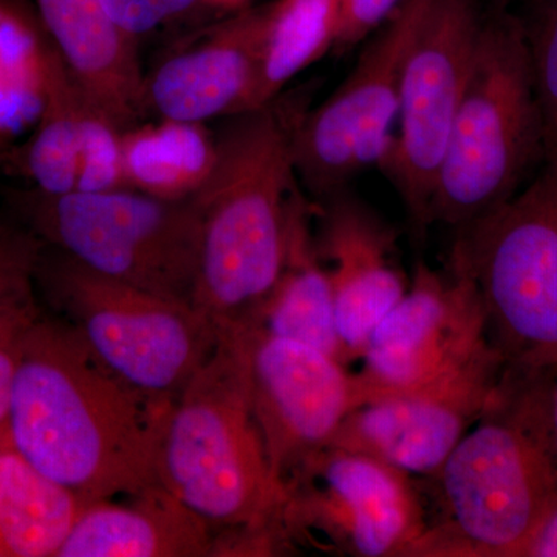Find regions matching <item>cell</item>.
<instances>
[{"label": "cell", "mask_w": 557, "mask_h": 557, "mask_svg": "<svg viewBox=\"0 0 557 557\" xmlns=\"http://www.w3.org/2000/svg\"><path fill=\"white\" fill-rule=\"evenodd\" d=\"M172 405L121 380L69 322L42 310L22 346L7 437L84 502L132 496L160 485Z\"/></svg>", "instance_id": "1"}, {"label": "cell", "mask_w": 557, "mask_h": 557, "mask_svg": "<svg viewBox=\"0 0 557 557\" xmlns=\"http://www.w3.org/2000/svg\"><path fill=\"white\" fill-rule=\"evenodd\" d=\"M123 127L84 95L78 185L75 193L129 189L124 174Z\"/></svg>", "instance_id": "25"}, {"label": "cell", "mask_w": 557, "mask_h": 557, "mask_svg": "<svg viewBox=\"0 0 557 557\" xmlns=\"http://www.w3.org/2000/svg\"><path fill=\"white\" fill-rule=\"evenodd\" d=\"M267 5L240 11L145 76L146 112L201 123L248 112L258 81Z\"/></svg>", "instance_id": "16"}, {"label": "cell", "mask_w": 557, "mask_h": 557, "mask_svg": "<svg viewBox=\"0 0 557 557\" xmlns=\"http://www.w3.org/2000/svg\"><path fill=\"white\" fill-rule=\"evenodd\" d=\"M504 368L497 348L487 344L434 383L358 406L329 446L366 454L416 479L431 478L482 416Z\"/></svg>", "instance_id": "14"}, {"label": "cell", "mask_w": 557, "mask_h": 557, "mask_svg": "<svg viewBox=\"0 0 557 557\" xmlns=\"http://www.w3.org/2000/svg\"><path fill=\"white\" fill-rule=\"evenodd\" d=\"M126 497L84 505L57 557L215 556L212 528L166 487Z\"/></svg>", "instance_id": "18"}, {"label": "cell", "mask_w": 557, "mask_h": 557, "mask_svg": "<svg viewBox=\"0 0 557 557\" xmlns=\"http://www.w3.org/2000/svg\"><path fill=\"white\" fill-rule=\"evenodd\" d=\"M474 0H424L399 79V132L384 166L412 228L431 225V201L482 28Z\"/></svg>", "instance_id": "10"}, {"label": "cell", "mask_w": 557, "mask_h": 557, "mask_svg": "<svg viewBox=\"0 0 557 557\" xmlns=\"http://www.w3.org/2000/svg\"><path fill=\"white\" fill-rule=\"evenodd\" d=\"M36 293L121 380L175 401L218 346L219 333L190 304L102 276L44 244Z\"/></svg>", "instance_id": "7"}, {"label": "cell", "mask_w": 557, "mask_h": 557, "mask_svg": "<svg viewBox=\"0 0 557 557\" xmlns=\"http://www.w3.org/2000/svg\"><path fill=\"white\" fill-rule=\"evenodd\" d=\"M50 46L30 0H0V150L17 143L39 119Z\"/></svg>", "instance_id": "24"}, {"label": "cell", "mask_w": 557, "mask_h": 557, "mask_svg": "<svg viewBox=\"0 0 557 557\" xmlns=\"http://www.w3.org/2000/svg\"><path fill=\"white\" fill-rule=\"evenodd\" d=\"M233 119L215 137L214 170L194 196L200 247L193 307L219 335L260 327L284 267L296 186V123L273 102Z\"/></svg>", "instance_id": "4"}, {"label": "cell", "mask_w": 557, "mask_h": 557, "mask_svg": "<svg viewBox=\"0 0 557 557\" xmlns=\"http://www.w3.org/2000/svg\"><path fill=\"white\" fill-rule=\"evenodd\" d=\"M423 5L424 0H401L335 94L296 123L293 166L319 200L391 157L403 62Z\"/></svg>", "instance_id": "11"}, {"label": "cell", "mask_w": 557, "mask_h": 557, "mask_svg": "<svg viewBox=\"0 0 557 557\" xmlns=\"http://www.w3.org/2000/svg\"><path fill=\"white\" fill-rule=\"evenodd\" d=\"M544 159L530 39L511 17L483 21L431 201V225L461 230L511 199Z\"/></svg>", "instance_id": "5"}, {"label": "cell", "mask_w": 557, "mask_h": 557, "mask_svg": "<svg viewBox=\"0 0 557 557\" xmlns=\"http://www.w3.org/2000/svg\"><path fill=\"white\" fill-rule=\"evenodd\" d=\"M47 35L91 104L124 131L146 113L145 75L134 38L102 0H33Z\"/></svg>", "instance_id": "17"}, {"label": "cell", "mask_w": 557, "mask_h": 557, "mask_svg": "<svg viewBox=\"0 0 557 557\" xmlns=\"http://www.w3.org/2000/svg\"><path fill=\"white\" fill-rule=\"evenodd\" d=\"M200 2L203 0H102V5L120 30L137 39Z\"/></svg>", "instance_id": "29"}, {"label": "cell", "mask_w": 557, "mask_h": 557, "mask_svg": "<svg viewBox=\"0 0 557 557\" xmlns=\"http://www.w3.org/2000/svg\"><path fill=\"white\" fill-rule=\"evenodd\" d=\"M203 2L209 3V5L222 7V9L226 10H239L248 0H203Z\"/></svg>", "instance_id": "33"}, {"label": "cell", "mask_w": 557, "mask_h": 557, "mask_svg": "<svg viewBox=\"0 0 557 557\" xmlns=\"http://www.w3.org/2000/svg\"><path fill=\"white\" fill-rule=\"evenodd\" d=\"M86 504L0 438V557H57Z\"/></svg>", "instance_id": "20"}, {"label": "cell", "mask_w": 557, "mask_h": 557, "mask_svg": "<svg viewBox=\"0 0 557 557\" xmlns=\"http://www.w3.org/2000/svg\"><path fill=\"white\" fill-rule=\"evenodd\" d=\"M520 557H557V497Z\"/></svg>", "instance_id": "31"}, {"label": "cell", "mask_w": 557, "mask_h": 557, "mask_svg": "<svg viewBox=\"0 0 557 557\" xmlns=\"http://www.w3.org/2000/svg\"><path fill=\"white\" fill-rule=\"evenodd\" d=\"M5 209L47 247L87 269L193 306L200 247L194 197L163 200L134 189L47 194L3 190Z\"/></svg>", "instance_id": "6"}, {"label": "cell", "mask_w": 557, "mask_h": 557, "mask_svg": "<svg viewBox=\"0 0 557 557\" xmlns=\"http://www.w3.org/2000/svg\"><path fill=\"white\" fill-rule=\"evenodd\" d=\"M341 14L343 0H276L267 5L249 110L274 102L289 81L336 47Z\"/></svg>", "instance_id": "23"}, {"label": "cell", "mask_w": 557, "mask_h": 557, "mask_svg": "<svg viewBox=\"0 0 557 557\" xmlns=\"http://www.w3.org/2000/svg\"><path fill=\"white\" fill-rule=\"evenodd\" d=\"M321 201L314 240L332 281L339 338L355 361L409 281L395 262V233L383 219L344 190Z\"/></svg>", "instance_id": "15"}, {"label": "cell", "mask_w": 557, "mask_h": 557, "mask_svg": "<svg viewBox=\"0 0 557 557\" xmlns=\"http://www.w3.org/2000/svg\"><path fill=\"white\" fill-rule=\"evenodd\" d=\"M249 401L271 468L282 483L310 456L327 448L357 408L347 366L324 351L262 327L242 333Z\"/></svg>", "instance_id": "13"}, {"label": "cell", "mask_w": 557, "mask_h": 557, "mask_svg": "<svg viewBox=\"0 0 557 557\" xmlns=\"http://www.w3.org/2000/svg\"><path fill=\"white\" fill-rule=\"evenodd\" d=\"M129 189L163 200L196 196L215 166L218 138L201 123L159 119L123 134Z\"/></svg>", "instance_id": "22"}, {"label": "cell", "mask_w": 557, "mask_h": 557, "mask_svg": "<svg viewBox=\"0 0 557 557\" xmlns=\"http://www.w3.org/2000/svg\"><path fill=\"white\" fill-rule=\"evenodd\" d=\"M44 242L10 211L0 212V317L36 295V269Z\"/></svg>", "instance_id": "26"}, {"label": "cell", "mask_w": 557, "mask_h": 557, "mask_svg": "<svg viewBox=\"0 0 557 557\" xmlns=\"http://www.w3.org/2000/svg\"><path fill=\"white\" fill-rule=\"evenodd\" d=\"M525 189L457 230L505 368L557 369V153Z\"/></svg>", "instance_id": "8"}, {"label": "cell", "mask_w": 557, "mask_h": 557, "mask_svg": "<svg viewBox=\"0 0 557 557\" xmlns=\"http://www.w3.org/2000/svg\"><path fill=\"white\" fill-rule=\"evenodd\" d=\"M284 531L296 544L351 557H412L428 530L420 482L366 454L318 450L284 482Z\"/></svg>", "instance_id": "9"}, {"label": "cell", "mask_w": 557, "mask_h": 557, "mask_svg": "<svg viewBox=\"0 0 557 557\" xmlns=\"http://www.w3.org/2000/svg\"><path fill=\"white\" fill-rule=\"evenodd\" d=\"M42 310L36 293L30 298L21 300L0 317V438L7 437L11 392H13L14 376L20 366L25 335Z\"/></svg>", "instance_id": "28"}, {"label": "cell", "mask_w": 557, "mask_h": 557, "mask_svg": "<svg viewBox=\"0 0 557 557\" xmlns=\"http://www.w3.org/2000/svg\"><path fill=\"white\" fill-rule=\"evenodd\" d=\"M557 369L504 368L479 420L434 475L418 479L428 530L412 557H520L557 497Z\"/></svg>", "instance_id": "2"}, {"label": "cell", "mask_w": 557, "mask_h": 557, "mask_svg": "<svg viewBox=\"0 0 557 557\" xmlns=\"http://www.w3.org/2000/svg\"><path fill=\"white\" fill-rule=\"evenodd\" d=\"M491 344L474 278L456 252L446 273L420 262L405 296L370 333L354 375L357 408L426 386Z\"/></svg>", "instance_id": "12"}, {"label": "cell", "mask_w": 557, "mask_h": 557, "mask_svg": "<svg viewBox=\"0 0 557 557\" xmlns=\"http://www.w3.org/2000/svg\"><path fill=\"white\" fill-rule=\"evenodd\" d=\"M313 214L295 186L289 197L284 267L263 307L260 327L277 338L324 351L347 366L351 361L336 327L332 281L318 252Z\"/></svg>", "instance_id": "19"}, {"label": "cell", "mask_w": 557, "mask_h": 557, "mask_svg": "<svg viewBox=\"0 0 557 557\" xmlns=\"http://www.w3.org/2000/svg\"><path fill=\"white\" fill-rule=\"evenodd\" d=\"M84 94L57 47L47 61L46 100L24 141L0 150V170L47 194L75 193L78 185Z\"/></svg>", "instance_id": "21"}, {"label": "cell", "mask_w": 557, "mask_h": 557, "mask_svg": "<svg viewBox=\"0 0 557 557\" xmlns=\"http://www.w3.org/2000/svg\"><path fill=\"white\" fill-rule=\"evenodd\" d=\"M552 426H553V437H555V446H556V453H557V372L555 375V381H553Z\"/></svg>", "instance_id": "32"}, {"label": "cell", "mask_w": 557, "mask_h": 557, "mask_svg": "<svg viewBox=\"0 0 557 557\" xmlns=\"http://www.w3.org/2000/svg\"><path fill=\"white\" fill-rule=\"evenodd\" d=\"M401 0H343L341 28L336 47L344 50L354 47L359 40L386 22L397 10Z\"/></svg>", "instance_id": "30"}, {"label": "cell", "mask_w": 557, "mask_h": 557, "mask_svg": "<svg viewBox=\"0 0 557 557\" xmlns=\"http://www.w3.org/2000/svg\"><path fill=\"white\" fill-rule=\"evenodd\" d=\"M528 39L545 159L557 153V0H549L536 35Z\"/></svg>", "instance_id": "27"}, {"label": "cell", "mask_w": 557, "mask_h": 557, "mask_svg": "<svg viewBox=\"0 0 557 557\" xmlns=\"http://www.w3.org/2000/svg\"><path fill=\"white\" fill-rule=\"evenodd\" d=\"M159 479L207 520L215 556L293 549L282 522L285 486L271 468L249 401L242 333H220L211 357L172 405Z\"/></svg>", "instance_id": "3"}]
</instances>
